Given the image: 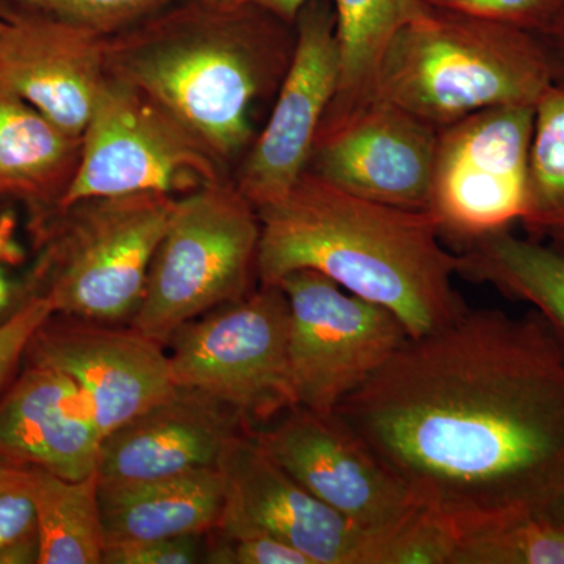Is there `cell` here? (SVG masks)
<instances>
[{"label": "cell", "mask_w": 564, "mask_h": 564, "mask_svg": "<svg viewBox=\"0 0 564 564\" xmlns=\"http://www.w3.org/2000/svg\"><path fill=\"white\" fill-rule=\"evenodd\" d=\"M336 414L459 540L564 508V344L536 313L408 337Z\"/></svg>", "instance_id": "cell-1"}, {"label": "cell", "mask_w": 564, "mask_h": 564, "mask_svg": "<svg viewBox=\"0 0 564 564\" xmlns=\"http://www.w3.org/2000/svg\"><path fill=\"white\" fill-rule=\"evenodd\" d=\"M258 215L263 285L314 270L391 311L410 337L436 332L467 310L454 288L458 258L441 243L429 210L359 198L306 172L284 199Z\"/></svg>", "instance_id": "cell-2"}, {"label": "cell", "mask_w": 564, "mask_h": 564, "mask_svg": "<svg viewBox=\"0 0 564 564\" xmlns=\"http://www.w3.org/2000/svg\"><path fill=\"white\" fill-rule=\"evenodd\" d=\"M288 25L237 0H184L109 36L107 69L225 165L251 147L256 102L284 77Z\"/></svg>", "instance_id": "cell-3"}, {"label": "cell", "mask_w": 564, "mask_h": 564, "mask_svg": "<svg viewBox=\"0 0 564 564\" xmlns=\"http://www.w3.org/2000/svg\"><path fill=\"white\" fill-rule=\"evenodd\" d=\"M554 82L538 33L426 6L393 36L372 96L443 129L496 107L536 106Z\"/></svg>", "instance_id": "cell-4"}, {"label": "cell", "mask_w": 564, "mask_h": 564, "mask_svg": "<svg viewBox=\"0 0 564 564\" xmlns=\"http://www.w3.org/2000/svg\"><path fill=\"white\" fill-rule=\"evenodd\" d=\"M176 199L135 193L51 212L43 250L28 276L33 293L54 314L131 323Z\"/></svg>", "instance_id": "cell-5"}, {"label": "cell", "mask_w": 564, "mask_h": 564, "mask_svg": "<svg viewBox=\"0 0 564 564\" xmlns=\"http://www.w3.org/2000/svg\"><path fill=\"white\" fill-rule=\"evenodd\" d=\"M258 210L228 180L174 204L129 325L162 345L177 328L251 292L258 274Z\"/></svg>", "instance_id": "cell-6"}, {"label": "cell", "mask_w": 564, "mask_h": 564, "mask_svg": "<svg viewBox=\"0 0 564 564\" xmlns=\"http://www.w3.org/2000/svg\"><path fill=\"white\" fill-rule=\"evenodd\" d=\"M289 303L280 285L184 323L166 344L173 384L212 397L254 430L296 408L289 366Z\"/></svg>", "instance_id": "cell-7"}, {"label": "cell", "mask_w": 564, "mask_h": 564, "mask_svg": "<svg viewBox=\"0 0 564 564\" xmlns=\"http://www.w3.org/2000/svg\"><path fill=\"white\" fill-rule=\"evenodd\" d=\"M223 166L172 115L109 74L82 133L76 172L54 210L135 193L180 198L226 180Z\"/></svg>", "instance_id": "cell-8"}, {"label": "cell", "mask_w": 564, "mask_h": 564, "mask_svg": "<svg viewBox=\"0 0 564 564\" xmlns=\"http://www.w3.org/2000/svg\"><path fill=\"white\" fill-rule=\"evenodd\" d=\"M278 285L289 303V366L296 406L334 414L408 339L399 318L314 270Z\"/></svg>", "instance_id": "cell-9"}, {"label": "cell", "mask_w": 564, "mask_h": 564, "mask_svg": "<svg viewBox=\"0 0 564 564\" xmlns=\"http://www.w3.org/2000/svg\"><path fill=\"white\" fill-rule=\"evenodd\" d=\"M534 107H496L440 129L429 212L441 236L469 245L522 221Z\"/></svg>", "instance_id": "cell-10"}, {"label": "cell", "mask_w": 564, "mask_h": 564, "mask_svg": "<svg viewBox=\"0 0 564 564\" xmlns=\"http://www.w3.org/2000/svg\"><path fill=\"white\" fill-rule=\"evenodd\" d=\"M251 434L273 462L366 534L370 545L421 510L336 413L296 406Z\"/></svg>", "instance_id": "cell-11"}, {"label": "cell", "mask_w": 564, "mask_h": 564, "mask_svg": "<svg viewBox=\"0 0 564 564\" xmlns=\"http://www.w3.org/2000/svg\"><path fill=\"white\" fill-rule=\"evenodd\" d=\"M291 61L262 132L252 140L236 185L256 210L280 203L310 166L315 139L339 85V43L332 0H310L295 21Z\"/></svg>", "instance_id": "cell-12"}, {"label": "cell", "mask_w": 564, "mask_h": 564, "mask_svg": "<svg viewBox=\"0 0 564 564\" xmlns=\"http://www.w3.org/2000/svg\"><path fill=\"white\" fill-rule=\"evenodd\" d=\"M24 361L68 377L102 440L174 389L165 345L129 323L52 314L33 334Z\"/></svg>", "instance_id": "cell-13"}, {"label": "cell", "mask_w": 564, "mask_h": 564, "mask_svg": "<svg viewBox=\"0 0 564 564\" xmlns=\"http://www.w3.org/2000/svg\"><path fill=\"white\" fill-rule=\"evenodd\" d=\"M440 129L372 98L328 115L307 172L370 202L429 210Z\"/></svg>", "instance_id": "cell-14"}, {"label": "cell", "mask_w": 564, "mask_h": 564, "mask_svg": "<svg viewBox=\"0 0 564 564\" xmlns=\"http://www.w3.org/2000/svg\"><path fill=\"white\" fill-rule=\"evenodd\" d=\"M217 467L225 497L214 532L267 534L313 564H366L369 538L273 462L251 430L234 437Z\"/></svg>", "instance_id": "cell-15"}, {"label": "cell", "mask_w": 564, "mask_h": 564, "mask_svg": "<svg viewBox=\"0 0 564 564\" xmlns=\"http://www.w3.org/2000/svg\"><path fill=\"white\" fill-rule=\"evenodd\" d=\"M107 39L50 14L7 7L0 28V88L82 139L109 77Z\"/></svg>", "instance_id": "cell-16"}, {"label": "cell", "mask_w": 564, "mask_h": 564, "mask_svg": "<svg viewBox=\"0 0 564 564\" xmlns=\"http://www.w3.org/2000/svg\"><path fill=\"white\" fill-rule=\"evenodd\" d=\"M250 430L226 404L174 386L161 402L104 437L99 481L140 484L217 467L234 437Z\"/></svg>", "instance_id": "cell-17"}, {"label": "cell", "mask_w": 564, "mask_h": 564, "mask_svg": "<svg viewBox=\"0 0 564 564\" xmlns=\"http://www.w3.org/2000/svg\"><path fill=\"white\" fill-rule=\"evenodd\" d=\"M102 436L77 386L25 364L0 393V459L69 480L98 473Z\"/></svg>", "instance_id": "cell-18"}, {"label": "cell", "mask_w": 564, "mask_h": 564, "mask_svg": "<svg viewBox=\"0 0 564 564\" xmlns=\"http://www.w3.org/2000/svg\"><path fill=\"white\" fill-rule=\"evenodd\" d=\"M223 497L218 467L140 484L99 481L106 547L210 533L220 519Z\"/></svg>", "instance_id": "cell-19"}, {"label": "cell", "mask_w": 564, "mask_h": 564, "mask_svg": "<svg viewBox=\"0 0 564 564\" xmlns=\"http://www.w3.org/2000/svg\"><path fill=\"white\" fill-rule=\"evenodd\" d=\"M80 144V137L0 88V198L13 196L54 210L76 172Z\"/></svg>", "instance_id": "cell-20"}, {"label": "cell", "mask_w": 564, "mask_h": 564, "mask_svg": "<svg viewBox=\"0 0 564 564\" xmlns=\"http://www.w3.org/2000/svg\"><path fill=\"white\" fill-rule=\"evenodd\" d=\"M458 274L529 303L564 344V251L500 231L466 245Z\"/></svg>", "instance_id": "cell-21"}, {"label": "cell", "mask_w": 564, "mask_h": 564, "mask_svg": "<svg viewBox=\"0 0 564 564\" xmlns=\"http://www.w3.org/2000/svg\"><path fill=\"white\" fill-rule=\"evenodd\" d=\"M36 511L40 564H102L106 551L98 473L69 480L29 469Z\"/></svg>", "instance_id": "cell-22"}, {"label": "cell", "mask_w": 564, "mask_h": 564, "mask_svg": "<svg viewBox=\"0 0 564 564\" xmlns=\"http://www.w3.org/2000/svg\"><path fill=\"white\" fill-rule=\"evenodd\" d=\"M336 13L340 76L328 115L343 113L372 96L386 50L425 0H332Z\"/></svg>", "instance_id": "cell-23"}, {"label": "cell", "mask_w": 564, "mask_h": 564, "mask_svg": "<svg viewBox=\"0 0 564 564\" xmlns=\"http://www.w3.org/2000/svg\"><path fill=\"white\" fill-rule=\"evenodd\" d=\"M525 228L564 248V84L554 82L534 107Z\"/></svg>", "instance_id": "cell-24"}, {"label": "cell", "mask_w": 564, "mask_h": 564, "mask_svg": "<svg viewBox=\"0 0 564 564\" xmlns=\"http://www.w3.org/2000/svg\"><path fill=\"white\" fill-rule=\"evenodd\" d=\"M454 564H564V508L551 518L463 538Z\"/></svg>", "instance_id": "cell-25"}, {"label": "cell", "mask_w": 564, "mask_h": 564, "mask_svg": "<svg viewBox=\"0 0 564 564\" xmlns=\"http://www.w3.org/2000/svg\"><path fill=\"white\" fill-rule=\"evenodd\" d=\"M18 10L36 11L73 22L104 36L126 31L184 0H0Z\"/></svg>", "instance_id": "cell-26"}, {"label": "cell", "mask_w": 564, "mask_h": 564, "mask_svg": "<svg viewBox=\"0 0 564 564\" xmlns=\"http://www.w3.org/2000/svg\"><path fill=\"white\" fill-rule=\"evenodd\" d=\"M458 533L425 510L373 541L366 564H454Z\"/></svg>", "instance_id": "cell-27"}, {"label": "cell", "mask_w": 564, "mask_h": 564, "mask_svg": "<svg viewBox=\"0 0 564 564\" xmlns=\"http://www.w3.org/2000/svg\"><path fill=\"white\" fill-rule=\"evenodd\" d=\"M433 9L452 11L477 20L516 25L540 35L552 21L562 0H425Z\"/></svg>", "instance_id": "cell-28"}, {"label": "cell", "mask_w": 564, "mask_h": 564, "mask_svg": "<svg viewBox=\"0 0 564 564\" xmlns=\"http://www.w3.org/2000/svg\"><path fill=\"white\" fill-rule=\"evenodd\" d=\"M206 563L313 564L306 555L276 538L259 533H207Z\"/></svg>", "instance_id": "cell-29"}, {"label": "cell", "mask_w": 564, "mask_h": 564, "mask_svg": "<svg viewBox=\"0 0 564 564\" xmlns=\"http://www.w3.org/2000/svg\"><path fill=\"white\" fill-rule=\"evenodd\" d=\"M207 534L162 538L120 545H107L102 564H195L206 563Z\"/></svg>", "instance_id": "cell-30"}, {"label": "cell", "mask_w": 564, "mask_h": 564, "mask_svg": "<svg viewBox=\"0 0 564 564\" xmlns=\"http://www.w3.org/2000/svg\"><path fill=\"white\" fill-rule=\"evenodd\" d=\"M54 314L43 296H32L24 306L0 322V393L11 383L18 367L24 361L33 334Z\"/></svg>", "instance_id": "cell-31"}, {"label": "cell", "mask_w": 564, "mask_h": 564, "mask_svg": "<svg viewBox=\"0 0 564 564\" xmlns=\"http://www.w3.org/2000/svg\"><path fill=\"white\" fill-rule=\"evenodd\" d=\"M33 532H36V511L25 477L21 484L0 488V549Z\"/></svg>", "instance_id": "cell-32"}, {"label": "cell", "mask_w": 564, "mask_h": 564, "mask_svg": "<svg viewBox=\"0 0 564 564\" xmlns=\"http://www.w3.org/2000/svg\"><path fill=\"white\" fill-rule=\"evenodd\" d=\"M32 296H35V293L29 278L14 280L0 267V322L17 313Z\"/></svg>", "instance_id": "cell-33"}, {"label": "cell", "mask_w": 564, "mask_h": 564, "mask_svg": "<svg viewBox=\"0 0 564 564\" xmlns=\"http://www.w3.org/2000/svg\"><path fill=\"white\" fill-rule=\"evenodd\" d=\"M39 530L0 549V564H40Z\"/></svg>", "instance_id": "cell-34"}, {"label": "cell", "mask_w": 564, "mask_h": 564, "mask_svg": "<svg viewBox=\"0 0 564 564\" xmlns=\"http://www.w3.org/2000/svg\"><path fill=\"white\" fill-rule=\"evenodd\" d=\"M237 2L258 7V9L280 18V20L288 22V24H295L296 17H299L300 11L310 0H237Z\"/></svg>", "instance_id": "cell-35"}, {"label": "cell", "mask_w": 564, "mask_h": 564, "mask_svg": "<svg viewBox=\"0 0 564 564\" xmlns=\"http://www.w3.org/2000/svg\"><path fill=\"white\" fill-rule=\"evenodd\" d=\"M540 35L547 39L549 43L554 44L555 50L564 55V0L560 2L554 18Z\"/></svg>", "instance_id": "cell-36"}, {"label": "cell", "mask_w": 564, "mask_h": 564, "mask_svg": "<svg viewBox=\"0 0 564 564\" xmlns=\"http://www.w3.org/2000/svg\"><path fill=\"white\" fill-rule=\"evenodd\" d=\"M28 467L14 466V464L0 459V488L6 486L21 484L28 477Z\"/></svg>", "instance_id": "cell-37"}, {"label": "cell", "mask_w": 564, "mask_h": 564, "mask_svg": "<svg viewBox=\"0 0 564 564\" xmlns=\"http://www.w3.org/2000/svg\"><path fill=\"white\" fill-rule=\"evenodd\" d=\"M7 13V6H3L2 2H0V28H2L3 18H6Z\"/></svg>", "instance_id": "cell-38"}]
</instances>
